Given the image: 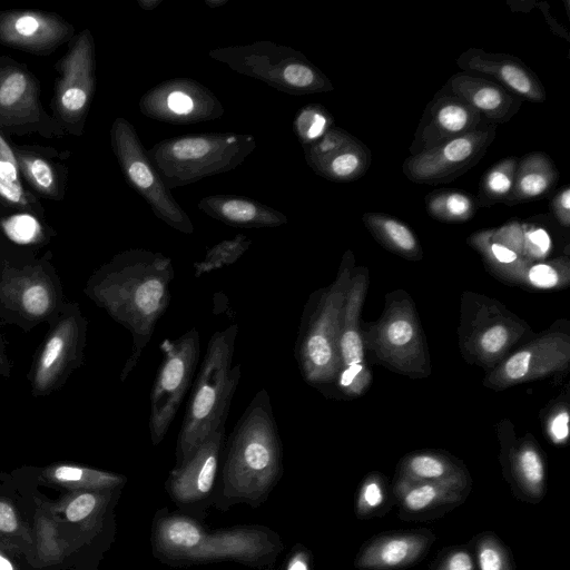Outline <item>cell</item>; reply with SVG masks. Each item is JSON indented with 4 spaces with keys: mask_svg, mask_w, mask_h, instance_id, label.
Returning a JSON list of instances; mask_svg holds the SVG:
<instances>
[{
    "mask_svg": "<svg viewBox=\"0 0 570 570\" xmlns=\"http://www.w3.org/2000/svg\"><path fill=\"white\" fill-rule=\"evenodd\" d=\"M396 481L411 483H454L472 487L464 465L433 452H420L405 456L400 462Z\"/></svg>",
    "mask_w": 570,
    "mask_h": 570,
    "instance_id": "cell-25",
    "label": "cell"
},
{
    "mask_svg": "<svg viewBox=\"0 0 570 570\" xmlns=\"http://www.w3.org/2000/svg\"><path fill=\"white\" fill-rule=\"evenodd\" d=\"M519 158L510 156L491 166L483 175L478 193V205L490 207L503 203L512 191Z\"/></svg>",
    "mask_w": 570,
    "mask_h": 570,
    "instance_id": "cell-31",
    "label": "cell"
},
{
    "mask_svg": "<svg viewBox=\"0 0 570 570\" xmlns=\"http://www.w3.org/2000/svg\"><path fill=\"white\" fill-rule=\"evenodd\" d=\"M283 445L271 397L261 389L234 426L223 453L215 507L245 503L257 508L283 475Z\"/></svg>",
    "mask_w": 570,
    "mask_h": 570,
    "instance_id": "cell-3",
    "label": "cell"
},
{
    "mask_svg": "<svg viewBox=\"0 0 570 570\" xmlns=\"http://www.w3.org/2000/svg\"><path fill=\"white\" fill-rule=\"evenodd\" d=\"M366 285V271L357 269V273H352L340 335L341 371L336 380L340 389L347 395L360 394L371 380L364 365V345L358 326Z\"/></svg>",
    "mask_w": 570,
    "mask_h": 570,
    "instance_id": "cell-14",
    "label": "cell"
},
{
    "mask_svg": "<svg viewBox=\"0 0 570 570\" xmlns=\"http://www.w3.org/2000/svg\"><path fill=\"white\" fill-rule=\"evenodd\" d=\"M312 553L301 543H296L286 556L281 570H312Z\"/></svg>",
    "mask_w": 570,
    "mask_h": 570,
    "instance_id": "cell-44",
    "label": "cell"
},
{
    "mask_svg": "<svg viewBox=\"0 0 570 570\" xmlns=\"http://www.w3.org/2000/svg\"><path fill=\"white\" fill-rule=\"evenodd\" d=\"M497 135V126L474 130L409 156L402 164L405 177L416 184L449 183L474 167Z\"/></svg>",
    "mask_w": 570,
    "mask_h": 570,
    "instance_id": "cell-9",
    "label": "cell"
},
{
    "mask_svg": "<svg viewBox=\"0 0 570 570\" xmlns=\"http://www.w3.org/2000/svg\"><path fill=\"white\" fill-rule=\"evenodd\" d=\"M370 337L377 357L393 368L409 374L426 370L422 332L410 299L391 301Z\"/></svg>",
    "mask_w": 570,
    "mask_h": 570,
    "instance_id": "cell-10",
    "label": "cell"
},
{
    "mask_svg": "<svg viewBox=\"0 0 570 570\" xmlns=\"http://www.w3.org/2000/svg\"><path fill=\"white\" fill-rule=\"evenodd\" d=\"M550 208L557 220L564 227L570 225V186L566 185L553 196Z\"/></svg>",
    "mask_w": 570,
    "mask_h": 570,
    "instance_id": "cell-43",
    "label": "cell"
},
{
    "mask_svg": "<svg viewBox=\"0 0 570 570\" xmlns=\"http://www.w3.org/2000/svg\"><path fill=\"white\" fill-rule=\"evenodd\" d=\"M98 504V498L91 492H85L73 499L66 509L69 521L78 522L92 513Z\"/></svg>",
    "mask_w": 570,
    "mask_h": 570,
    "instance_id": "cell-42",
    "label": "cell"
},
{
    "mask_svg": "<svg viewBox=\"0 0 570 570\" xmlns=\"http://www.w3.org/2000/svg\"><path fill=\"white\" fill-rule=\"evenodd\" d=\"M212 142L203 137H186L176 140L170 146V155L175 160L189 161L200 158L210 153Z\"/></svg>",
    "mask_w": 570,
    "mask_h": 570,
    "instance_id": "cell-41",
    "label": "cell"
},
{
    "mask_svg": "<svg viewBox=\"0 0 570 570\" xmlns=\"http://www.w3.org/2000/svg\"><path fill=\"white\" fill-rule=\"evenodd\" d=\"M174 277L168 257L136 249L116 255L88 283L86 292L90 298L132 336L122 381L137 365L169 305Z\"/></svg>",
    "mask_w": 570,
    "mask_h": 570,
    "instance_id": "cell-1",
    "label": "cell"
},
{
    "mask_svg": "<svg viewBox=\"0 0 570 570\" xmlns=\"http://www.w3.org/2000/svg\"><path fill=\"white\" fill-rule=\"evenodd\" d=\"M559 174L551 158L533 151L519 158L511 194L503 204L513 206L547 195L558 180Z\"/></svg>",
    "mask_w": 570,
    "mask_h": 570,
    "instance_id": "cell-26",
    "label": "cell"
},
{
    "mask_svg": "<svg viewBox=\"0 0 570 570\" xmlns=\"http://www.w3.org/2000/svg\"><path fill=\"white\" fill-rule=\"evenodd\" d=\"M569 414L567 411L558 412L550 422V435L556 443H562L569 435Z\"/></svg>",
    "mask_w": 570,
    "mask_h": 570,
    "instance_id": "cell-46",
    "label": "cell"
},
{
    "mask_svg": "<svg viewBox=\"0 0 570 570\" xmlns=\"http://www.w3.org/2000/svg\"><path fill=\"white\" fill-rule=\"evenodd\" d=\"M470 243L498 269L517 271L524 267L521 256L493 238L492 232L480 230L473 234Z\"/></svg>",
    "mask_w": 570,
    "mask_h": 570,
    "instance_id": "cell-35",
    "label": "cell"
},
{
    "mask_svg": "<svg viewBox=\"0 0 570 570\" xmlns=\"http://www.w3.org/2000/svg\"><path fill=\"white\" fill-rule=\"evenodd\" d=\"M307 116L305 121H308V127L303 129L306 138L316 139L324 135L328 124L327 117L321 111H311Z\"/></svg>",
    "mask_w": 570,
    "mask_h": 570,
    "instance_id": "cell-45",
    "label": "cell"
},
{
    "mask_svg": "<svg viewBox=\"0 0 570 570\" xmlns=\"http://www.w3.org/2000/svg\"><path fill=\"white\" fill-rule=\"evenodd\" d=\"M443 88L465 101L494 126L509 121L523 102L497 82L463 71L454 73Z\"/></svg>",
    "mask_w": 570,
    "mask_h": 570,
    "instance_id": "cell-20",
    "label": "cell"
},
{
    "mask_svg": "<svg viewBox=\"0 0 570 570\" xmlns=\"http://www.w3.org/2000/svg\"><path fill=\"white\" fill-rule=\"evenodd\" d=\"M51 116L66 135L81 136L96 88L95 42L89 29L75 35L57 61Z\"/></svg>",
    "mask_w": 570,
    "mask_h": 570,
    "instance_id": "cell-7",
    "label": "cell"
},
{
    "mask_svg": "<svg viewBox=\"0 0 570 570\" xmlns=\"http://www.w3.org/2000/svg\"><path fill=\"white\" fill-rule=\"evenodd\" d=\"M472 487L454 483H411L394 480L391 489L399 517L406 521L439 518L461 505Z\"/></svg>",
    "mask_w": 570,
    "mask_h": 570,
    "instance_id": "cell-18",
    "label": "cell"
},
{
    "mask_svg": "<svg viewBox=\"0 0 570 570\" xmlns=\"http://www.w3.org/2000/svg\"><path fill=\"white\" fill-rule=\"evenodd\" d=\"M456 65L463 72L497 82L521 100L543 102L547 98L535 72L514 56L470 48L458 57Z\"/></svg>",
    "mask_w": 570,
    "mask_h": 570,
    "instance_id": "cell-16",
    "label": "cell"
},
{
    "mask_svg": "<svg viewBox=\"0 0 570 570\" xmlns=\"http://www.w3.org/2000/svg\"><path fill=\"white\" fill-rule=\"evenodd\" d=\"M168 108L177 115H188L193 111V99L181 91H174L167 99Z\"/></svg>",
    "mask_w": 570,
    "mask_h": 570,
    "instance_id": "cell-47",
    "label": "cell"
},
{
    "mask_svg": "<svg viewBox=\"0 0 570 570\" xmlns=\"http://www.w3.org/2000/svg\"><path fill=\"white\" fill-rule=\"evenodd\" d=\"M362 219L372 235L391 250L409 258L421 256L415 235L403 222L382 213H365Z\"/></svg>",
    "mask_w": 570,
    "mask_h": 570,
    "instance_id": "cell-28",
    "label": "cell"
},
{
    "mask_svg": "<svg viewBox=\"0 0 570 570\" xmlns=\"http://www.w3.org/2000/svg\"><path fill=\"white\" fill-rule=\"evenodd\" d=\"M0 130L9 135L36 134L52 139L65 131L40 101V82L28 66L0 57Z\"/></svg>",
    "mask_w": 570,
    "mask_h": 570,
    "instance_id": "cell-8",
    "label": "cell"
},
{
    "mask_svg": "<svg viewBox=\"0 0 570 570\" xmlns=\"http://www.w3.org/2000/svg\"><path fill=\"white\" fill-rule=\"evenodd\" d=\"M79 337V323L73 316L61 320L53 328L36 363L35 394H47L58 384L77 354Z\"/></svg>",
    "mask_w": 570,
    "mask_h": 570,
    "instance_id": "cell-23",
    "label": "cell"
},
{
    "mask_svg": "<svg viewBox=\"0 0 570 570\" xmlns=\"http://www.w3.org/2000/svg\"><path fill=\"white\" fill-rule=\"evenodd\" d=\"M518 330L523 327L508 317H497L485 322L473 335V351L483 361L497 360L521 335Z\"/></svg>",
    "mask_w": 570,
    "mask_h": 570,
    "instance_id": "cell-29",
    "label": "cell"
},
{
    "mask_svg": "<svg viewBox=\"0 0 570 570\" xmlns=\"http://www.w3.org/2000/svg\"><path fill=\"white\" fill-rule=\"evenodd\" d=\"M352 267L346 253L335 281L311 295L301 318L295 358L303 379L314 386L335 382L341 371L338 344Z\"/></svg>",
    "mask_w": 570,
    "mask_h": 570,
    "instance_id": "cell-5",
    "label": "cell"
},
{
    "mask_svg": "<svg viewBox=\"0 0 570 570\" xmlns=\"http://www.w3.org/2000/svg\"><path fill=\"white\" fill-rule=\"evenodd\" d=\"M0 206L42 216L38 197L24 187L13 144L0 130Z\"/></svg>",
    "mask_w": 570,
    "mask_h": 570,
    "instance_id": "cell-27",
    "label": "cell"
},
{
    "mask_svg": "<svg viewBox=\"0 0 570 570\" xmlns=\"http://www.w3.org/2000/svg\"><path fill=\"white\" fill-rule=\"evenodd\" d=\"M471 544L478 570H514L511 550L494 532L479 533Z\"/></svg>",
    "mask_w": 570,
    "mask_h": 570,
    "instance_id": "cell-33",
    "label": "cell"
},
{
    "mask_svg": "<svg viewBox=\"0 0 570 570\" xmlns=\"http://www.w3.org/2000/svg\"><path fill=\"white\" fill-rule=\"evenodd\" d=\"M568 263L567 258H559L553 263H540L528 271L529 282L539 288H552L560 284V268Z\"/></svg>",
    "mask_w": 570,
    "mask_h": 570,
    "instance_id": "cell-40",
    "label": "cell"
},
{
    "mask_svg": "<svg viewBox=\"0 0 570 570\" xmlns=\"http://www.w3.org/2000/svg\"><path fill=\"white\" fill-rule=\"evenodd\" d=\"M3 233L18 244H35L43 238L45 226L39 216L29 212L17 210L0 220Z\"/></svg>",
    "mask_w": 570,
    "mask_h": 570,
    "instance_id": "cell-37",
    "label": "cell"
},
{
    "mask_svg": "<svg viewBox=\"0 0 570 570\" xmlns=\"http://www.w3.org/2000/svg\"><path fill=\"white\" fill-rule=\"evenodd\" d=\"M315 159L318 169L328 179L351 181L367 171L372 156L362 141L335 129L327 132L315 148Z\"/></svg>",
    "mask_w": 570,
    "mask_h": 570,
    "instance_id": "cell-22",
    "label": "cell"
},
{
    "mask_svg": "<svg viewBox=\"0 0 570 570\" xmlns=\"http://www.w3.org/2000/svg\"><path fill=\"white\" fill-rule=\"evenodd\" d=\"M238 325L215 332L208 341L199 372L191 386L176 445V464L187 459L220 424L226 423L240 377L233 365Z\"/></svg>",
    "mask_w": 570,
    "mask_h": 570,
    "instance_id": "cell-4",
    "label": "cell"
},
{
    "mask_svg": "<svg viewBox=\"0 0 570 570\" xmlns=\"http://www.w3.org/2000/svg\"><path fill=\"white\" fill-rule=\"evenodd\" d=\"M225 424L216 428L170 471L165 487L171 501L179 508L197 507L213 499L224 453Z\"/></svg>",
    "mask_w": 570,
    "mask_h": 570,
    "instance_id": "cell-11",
    "label": "cell"
},
{
    "mask_svg": "<svg viewBox=\"0 0 570 570\" xmlns=\"http://www.w3.org/2000/svg\"><path fill=\"white\" fill-rule=\"evenodd\" d=\"M18 528V521L12 507L0 501V531L13 532Z\"/></svg>",
    "mask_w": 570,
    "mask_h": 570,
    "instance_id": "cell-48",
    "label": "cell"
},
{
    "mask_svg": "<svg viewBox=\"0 0 570 570\" xmlns=\"http://www.w3.org/2000/svg\"><path fill=\"white\" fill-rule=\"evenodd\" d=\"M393 502L386 479L376 472L368 474L361 483L355 497L354 512L361 520L384 514Z\"/></svg>",
    "mask_w": 570,
    "mask_h": 570,
    "instance_id": "cell-32",
    "label": "cell"
},
{
    "mask_svg": "<svg viewBox=\"0 0 570 570\" xmlns=\"http://www.w3.org/2000/svg\"><path fill=\"white\" fill-rule=\"evenodd\" d=\"M428 529L389 531L368 539L354 559L358 570H401L420 562L435 542Z\"/></svg>",
    "mask_w": 570,
    "mask_h": 570,
    "instance_id": "cell-17",
    "label": "cell"
},
{
    "mask_svg": "<svg viewBox=\"0 0 570 570\" xmlns=\"http://www.w3.org/2000/svg\"><path fill=\"white\" fill-rule=\"evenodd\" d=\"M478 207L476 198L461 190L440 189L425 197L429 215L445 223L466 222L475 215Z\"/></svg>",
    "mask_w": 570,
    "mask_h": 570,
    "instance_id": "cell-30",
    "label": "cell"
},
{
    "mask_svg": "<svg viewBox=\"0 0 570 570\" xmlns=\"http://www.w3.org/2000/svg\"><path fill=\"white\" fill-rule=\"evenodd\" d=\"M150 543L154 557L171 567L236 562L275 570L284 550L281 535L266 525L208 529L195 517L166 508L154 515Z\"/></svg>",
    "mask_w": 570,
    "mask_h": 570,
    "instance_id": "cell-2",
    "label": "cell"
},
{
    "mask_svg": "<svg viewBox=\"0 0 570 570\" xmlns=\"http://www.w3.org/2000/svg\"><path fill=\"white\" fill-rule=\"evenodd\" d=\"M541 8L540 10L544 13L546 20L548 24L551 27L554 33L558 36L564 38L567 41H570L569 35L567 30H564L556 20L549 13V7L547 3L542 2L539 4Z\"/></svg>",
    "mask_w": 570,
    "mask_h": 570,
    "instance_id": "cell-49",
    "label": "cell"
},
{
    "mask_svg": "<svg viewBox=\"0 0 570 570\" xmlns=\"http://www.w3.org/2000/svg\"><path fill=\"white\" fill-rule=\"evenodd\" d=\"M569 360V336L564 333L547 334L508 357L488 376V381L493 387H507L562 371Z\"/></svg>",
    "mask_w": 570,
    "mask_h": 570,
    "instance_id": "cell-15",
    "label": "cell"
},
{
    "mask_svg": "<svg viewBox=\"0 0 570 570\" xmlns=\"http://www.w3.org/2000/svg\"><path fill=\"white\" fill-rule=\"evenodd\" d=\"M249 243L245 237L225 240L209 249L203 261L194 264L195 277L219 269L235 263L247 249Z\"/></svg>",
    "mask_w": 570,
    "mask_h": 570,
    "instance_id": "cell-38",
    "label": "cell"
},
{
    "mask_svg": "<svg viewBox=\"0 0 570 570\" xmlns=\"http://www.w3.org/2000/svg\"><path fill=\"white\" fill-rule=\"evenodd\" d=\"M490 125L474 108L442 88L422 114L410 156Z\"/></svg>",
    "mask_w": 570,
    "mask_h": 570,
    "instance_id": "cell-13",
    "label": "cell"
},
{
    "mask_svg": "<svg viewBox=\"0 0 570 570\" xmlns=\"http://www.w3.org/2000/svg\"><path fill=\"white\" fill-rule=\"evenodd\" d=\"M507 480L514 497L528 503H539L547 492L546 466L537 446L524 442L509 455Z\"/></svg>",
    "mask_w": 570,
    "mask_h": 570,
    "instance_id": "cell-24",
    "label": "cell"
},
{
    "mask_svg": "<svg viewBox=\"0 0 570 570\" xmlns=\"http://www.w3.org/2000/svg\"><path fill=\"white\" fill-rule=\"evenodd\" d=\"M430 570H478L471 542L443 549Z\"/></svg>",
    "mask_w": 570,
    "mask_h": 570,
    "instance_id": "cell-39",
    "label": "cell"
},
{
    "mask_svg": "<svg viewBox=\"0 0 570 570\" xmlns=\"http://www.w3.org/2000/svg\"><path fill=\"white\" fill-rule=\"evenodd\" d=\"M159 364L151 392L149 433L153 445L166 436L199 362L200 335L191 328L177 338L160 343Z\"/></svg>",
    "mask_w": 570,
    "mask_h": 570,
    "instance_id": "cell-6",
    "label": "cell"
},
{
    "mask_svg": "<svg viewBox=\"0 0 570 570\" xmlns=\"http://www.w3.org/2000/svg\"><path fill=\"white\" fill-rule=\"evenodd\" d=\"M13 150L28 189L37 197L62 200L68 180L65 160L70 151L41 145H13Z\"/></svg>",
    "mask_w": 570,
    "mask_h": 570,
    "instance_id": "cell-19",
    "label": "cell"
},
{
    "mask_svg": "<svg viewBox=\"0 0 570 570\" xmlns=\"http://www.w3.org/2000/svg\"><path fill=\"white\" fill-rule=\"evenodd\" d=\"M0 570H13L11 562L0 554Z\"/></svg>",
    "mask_w": 570,
    "mask_h": 570,
    "instance_id": "cell-50",
    "label": "cell"
},
{
    "mask_svg": "<svg viewBox=\"0 0 570 570\" xmlns=\"http://www.w3.org/2000/svg\"><path fill=\"white\" fill-rule=\"evenodd\" d=\"M50 474L60 482L81 483L98 489H111L126 481L118 474L75 465H58L51 470Z\"/></svg>",
    "mask_w": 570,
    "mask_h": 570,
    "instance_id": "cell-36",
    "label": "cell"
},
{
    "mask_svg": "<svg viewBox=\"0 0 570 570\" xmlns=\"http://www.w3.org/2000/svg\"><path fill=\"white\" fill-rule=\"evenodd\" d=\"M217 217L238 226H265L282 224L281 219L258 209L256 205L244 199L228 198L220 203Z\"/></svg>",
    "mask_w": 570,
    "mask_h": 570,
    "instance_id": "cell-34",
    "label": "cell"
},
{
    "mask_svg": "<svg viewBox=\"0 0 570 570\" xmlns=\"http://www.w3.org/2000/svg\"><path fill=\"white\" fill-rule=\"evenodd\" d=\"M75 36V27L55 12L31 9L0 11V43L48 56Z\"/></svg>",
    "mask_w": 570,
    "mask_h": 570,
    "instance_id": "cell-12",
    "label": "cell"
},
{
    "mask_svg": "<svg viewBox=\"0 0 570 570\" xmlns=\"http://www.w3.org/2000/svg\"><path fill=\"white\" fill-rule=\"evenodd\" d=\"M0 297L9 307L32 320L49 316L57 304L50 279L37 268L6 271L0 282Z\"/></svg>",
    "mask_w": 570,
    "mask_h": 570,
    "instance_id": "cell-21",
    "label": "cell"
}]
</instances>
